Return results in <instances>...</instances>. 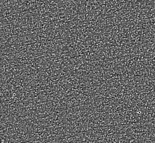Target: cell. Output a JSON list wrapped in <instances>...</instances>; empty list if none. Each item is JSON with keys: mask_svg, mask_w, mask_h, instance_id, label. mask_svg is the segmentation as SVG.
Returning a JSON list of instances; mask_svg holds the SVG:
<instances>
[]
</instances>
